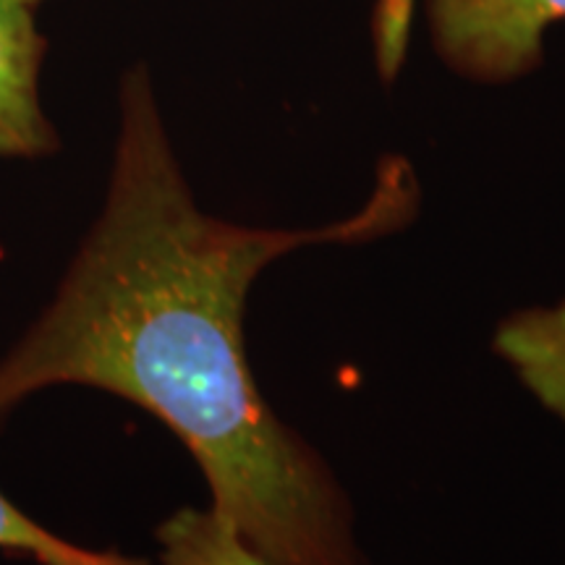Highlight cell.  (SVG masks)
<instances>
[{"label": "cell", "mask_w": 565, "mask_h": 565, "mask_svg": "<svg viewBox=\"0 0 565 565\" xmlns=\"http://www.w3.org/2000/svg\"><path fill=\"white\" fill-rule=\"evenodd\" d=\"M45 53L34 9L0 0V158H45L58 150V134L40 103Z\"/></svg>", "instance_id": "obj_3"}, {"label": "cell", "mask_w": 565, "mask_h": 565, "mask_svg": "<svg viewBox=\"0 0 565 565\" xmlns=\"http://www.w3.org/2000/svg\"><path fill=\"white\" fill-rule=\"evenodd\" d=\"M160 565H267L215 511L183 508L158 529Z\"/></svg>", "instance_id": "obj_4"}, {"label": "cell", "mask_w": 565, "mask_h": 565, "mask_svg": "<svg viewBox=\"0 0 565 565\" xmlns=\"http://www.w3.org/2000/svg\"><path fill=\"white\" fill-rule=\"evenodd\" d=\"M435 45L456 71L508 82L542 63V34L565 21V0H429Z\"/></svg>", "instance_id": "obj_2"}, {"label": "cell", "mask_w": 565, "mask_h": 565, "mask_svg": "<svg viewBox=\"0 0 565 565\" xmlns=\"http://www.w3.org/2000/svg\"><path fill=\"white\" fill-rule=\"evenodd\" d=\"M416 210L412 166L387 158L370 202L324 228H246L212 217L183 179L150 74L131 68L103 215L55 301L0 362V419L51 385L121 395L186 445L212 511L267 565H364L343 487L259 393L244 307L257 275L282 254L391 236Z\"/></svg>", "instance_id": "obj_1"}, {"label": "cell", "mask_w": 565, "mask_h": 565, "mask_svg": "<svg viewBox=\"0 0 565 565\" xmlns=\"http://www.w3.org/2000/svg\"><path fill=\"white\" fill-rule=\"evenodd\" d=\"M19 3H24V6H30V9H38V6L42 3V0H19Z\"/></svg>", "instance_id": "obj_7"}, {"label": "cell", "mask_w": 565, "mask_h": 565, "mask_svg": "<svg viewBox=\"0 0 565 565\" xmlns=\"http://www.w3.org/2000/svg\"><path fill=\"white\" fill-rule=\"evenodd\" d=\"M0 553L30 557L38 565H150L141 557L121 555L116 550L97 553V550L71 545L32 521L3 492H0Z\"/></svg>", "instance_id": "obj_5"}, {"label": "cell", "mask_w": 565, "mask_h": 565, "mask_svg": "<svg viewBox=\"0 0 565 565\" xmlns=\"http://www.w3.org/2000/svg\"><path fill=\"white\" fill-rule=\"evenodd\" d=\"M412 11L414 0H380L374 13V42H377V58L383 63L404 61Z\"/></svg>", "instance_id": "obj_6"}]
</instances>
